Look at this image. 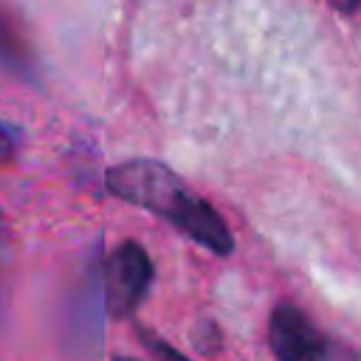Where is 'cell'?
<instances>
[{
	"instance_id": "1",
	"label": "cell",
	"mask_w": 361,
	"mask_h": 361,
	"mask_svg": "<svg viewBox=\"0 0 361 361\" xmlns=\"http://www.w3.org/2000/svg\"><path fill=\"white\" fill-rule=\"evenodd\" d=\"M104 186L118 200L164 217L206 251L220 257H228L234 251V237L217 209L195 195L166 164L155 158H130L107 169Z\"/></svg>"
},
{
	"instance_id": "2",
	"label": "cell",
	"mask_w": 361,
	"mask_h": 361,
	"mask_svg": "<svg viewBox=\"0 0 361 361\" xmlns=\"http://www.w3.org/2000/svg\"><path fill=\"white\" fill-rule=\"evenodd\" d=\"M268 344L276 361H361L355 350L324 336L293 302H279L268 322Z\"/></svg>"
},
{
	"instance_id": "3",
	"label": "cell",
	"mask_w": 361,
	"mask_h": 361,
	"mask_svg": "<svg viewBox=\"0 0 361 361\" xmlns=\"http://www.w3.org/2000/svg\"><path fill=\"white\" fill-rule=\"evenodd\" d=\"M152 259L141 243L124 240L102 265V305L113 319L130 316L152 285Z\"/></svg>"
},
{
	"instance_id": "4",
	"label": "cell",
	"mask_w": 361,
	"mask_h": 361,
	"mask_svg": "<svg viewBox=\"0 0 361 361\" xmlns=\"http://www.w3.org/2000/svg\"><path fill=\"white\" fill-rule=\"evenodd\" d=\"M0 65L20 79H31L37 73L34 48L25 37V28L3 3H0Z\"/></svg>"
},
{
	"instance_id": "5",
	"label": "cell",
	"mask_w": 361,
	"mask_h": 361,
	"mask_svg": "<svg viewBox=\"0 0 361 361\" xmlns=\"http://www.w3.org/2000/svg\"><path fill=\"white\" fill-rule=\"evenodd\" d=\"M138 338L144 341V347L152 353V355H158L161 361H195V358H189V355H183L178 347H172L169 341H164L161 336H155L152 330H147V327H138Z\"/></svg>"
},
{
	"instance_id": "6",
	"label": "cell",
	"mask_w": 361,
	"mask_h": 361,
	"mask_svg": "<svg viewBox=\"0 0 361 361\" xmlns=\"http://www.w3.org/2000/svg\"><path fill=\"white\" fill-rule=\"evenodd\" d=\"M14 147H17V141H14V130H11L8 124L0 121V166H3V164H11V158H14Z\"/></svg>"
},
{
	"instance_id": "7",
	"label": "cell",
	"mask_w": 361,
	"mask_h": 361,
	"mask_svg": "<svg viewBox=\"0 0 361 361\" xmlns=\"http://www.w3.org/2000/svg\"><path fill=\"white\" fill-rule=\"evenodd\" d=\"M330 6H336L338 11H344V14H353L355 8H361V0H327Z\"/></svg>"
},
{
	"instance_id": "8",
	"label": "cell",
	"mask_w": 361,
	"mask_h": 361,
	"mask_svg": "<svg viewBox=\"0 0 361 361\" xmlns=\"http://www.w3.org/2000/svg\"><path fill=\"white\" fill-rule=\"evenodd\" d=\"M113 361H141V358H130V355H121V358H113Z\"/></svg>"
}]
</instances>
